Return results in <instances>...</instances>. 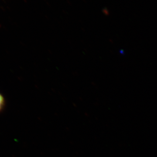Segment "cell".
Segmentation results:
<instances>
[{
	"label": "cell",
	"instance_id": "6da1fadb",
	"mask_svg": "<svg viewBox=\"0 0 157 157\" xmlns=\"http://www.w3.org/2000/svg\"><path fill=\"white\" fill-rule=\"evenodd\" d=\"M5 101L4 97L0 94V111L3 109L5 105Z\"/></svg>",
	"mask_w": 157,
	"mask_h": 157
}]
</instances>
